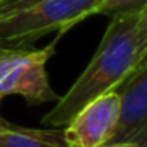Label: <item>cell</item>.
I'll return each instance as SVG.
<instances>
[{
    "instance_id": "1",
    "label": "cell",
    "mask_w": 147,
    "mask_h": 147,
    "mask_svg": "<svg viewBox=\"0 0 147 147\" xmlns=\"http://www.w3.org/2000/svg\"><path fill=\"white\" fill-rule=\"evenodd\" d=\"M139 16L113 17L96 48L91 62L67 91L58 98L53 110L43 118L45 127H63L79 113L82 106L98 96L118 89L137 67Z\"/></svg>"
},
{
    "instance_id": "5",
    "label": "cell",
    "mask_w": 147,
    "mask_h": 147,
    "mask_svg": "<svg viewBox=\"0 0 147 147\" xmlns=\"http://www.w3.org/2000/svg\"><path fill=\"white\" fill-rule=\"evenodd\" d=\"M121 111L115 134L106 144L134 142L147 147V60L120 86Z\"/></svg>"
},
{
    "instance_id": "2",
    "label": "cell",
    "mask_w": 147,
    "mask_h": 147,
    "mask_svg": "<svg viewBox=\"0 0 147 147\" xmlns=\"http://www.w3.org/2000/svg\"><path fill=\"white\" fill-rule=\"evenodd\" d=\"M101 0H39L0 16V46L28 48L41 36L58 31V38L82 19L94 14Z\"/></svg>"
},
{
    "instance_id": "10",
    "label": "cell",
    "mask_w": 147,
    "mask_h": 147,
    "mask_svg": "<svg viewBox=\"0 0 147 147\" xmlns=\"http://www.w3.org/2000/svg\"><path fill=\"white\" fill-rule=\"evenodd\" d=\"M101 147H139L134 142H115V144H105Z\"/></svg>"
},
{
    "instance_id": "8",
    "label": "cell",
    "mask_w": 147,
    "mask_h": 147,
    "mask_svg": "<svg viewBox=\"0 0 147 147\" xmlns=\"http://www.w3.org/2000/svg\"><path fill=\"white\" fill-rule=\"evenodd\" d=\"M137 41H139L137 67H140L147 60V7H146V10L139 16V22H137Z\"/></svg>"
},
{
    "instance_id": "7",
    "label": "cell",
    "mask_w": 147,
    "mask_h": 147,
    "mask_svg": "<svg viewBox=\"0 0 147 147\" xmlns=\"http://www.w3.org/2000/svg\"><path fill=\"white\" fill-rule=\"evenodd\" d=\"M147 7V0H101L94 9V14L113 17L140 16Z\"/></svg>"
},
{
    "instance_id": "4",
    "label": "cell",
    "mask_w": 147,
    "mask_h": 147,
    "mask_svg": "<svg viewBox=\"0 0 147 147\" xmlns=\"http://www.w3.org/2000/svg\"><path fill=\"white\" fill-rule=\"evenodd\" d=\"M121 99L118 89L108 91L82 106L63 130L69 147H101L115 134Z\"/></svg>"
},
{
    "instance_id": "6",
    "label": "cell",
    "mask_w": 147,
    "mask_h": 147,
    "mask_svg": "<svg viewBox=\"0 0 147 147\" xmlns=\"http://www.w3.org/2000/svg\"><path fill=\"white\" fill-rule=\"evenodd\" d=\"M0 147H69L63 130L22 128L0 121Z\"/></svg>"
},
{
    "instance_id": "9",
    "label": "cell",
    "mask_w": 147,
    "mask_h": 147,
    "mask_svg": "<svg viewBox=\"0 0 147 147\" xmlns=\"http://www.w3.org/2000/svg\"><path fill=\"white\" fill-rule=\"evenodd\" d=\"M36 2H39V0H0V16L26 9V7H29Z\"/></svg>"
},
{
    "instance_id": "3",
    "label": "cell",
    "mask_w": 147,
    "mask_h": 147,
    "mask_svg": "<svg viewBox=\"0 0 147 147\" xmlns=\"http://www.w3.org/2000/svg\"><path fill=\"white\" fill-rule=\"evenodd\" d=\"M55 53V41L46 48H9L0 57V101L5 96H22L31 105L58 101L46 74V62Z\"/></svg>"
},
{
    "instance_id": "11",
    "label": "cell",
    "mask_w": 147,
    "mask_h": 147,
    "mask_svg": "<svg viewBox=\"0 0 147 147\" xmlns=\"http://www.w3.org/2000/svg\"><path fill=\"white\" fill-rule=\"evenodd\" d=\"M7 50H9V48H3V46H0V57H2V55L7 51Z\"/></svg>"
}]
</instances>
